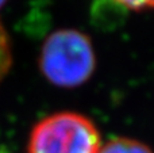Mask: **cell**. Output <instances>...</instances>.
Masks as SVG:
<instances>
[{
	"label": "cell",
	"mask_w": 154,
	"mask_h": 153,
	"mask_svg": "<svg viewBox=\"0 0 154 153\" xmlns=\"http://www.w3.org/2000/svg\"><path fill=\"white\" fill-rule=\"evenodd\" d=\"M96 57L91 39L77 30H58L43 42L39 68L50 83L75 88L92 76Z\"/></svg>",
	"instance_id": "obj_1"
},
{
	"label": "cell",
	"mask_w": 154,
	"mask_h": 153,
	"mask_svg": "<svg viewBox=\"0 0 154 153\" xmlns=\"http://www.w3.org/2000/svg\"><path fill=\"white\" fill-rule=\"evenodd\" d=\"M101 138L89 118L62 111L39 121L30 133L29 153H99Z\"/></svg>",
	"instance_id": "obj_2"
},
{
	"label": "cell",
	"mask_w": 154,
	"mask_h": 153,
	"mask_svg": "<svg viewBox=\"0 0 154 153\" xmlns=\"http://www.w3.org/2000/svg\"><path fill=\"white\" fill-rule=\"evenodd\" d=\"M99 153H154L147 145L141 141L126 137H116L107 141Z\"/></svg>",
	"instance_id": "obj_3"
},
{
	"label": "cell",
	"mask_w": 154,
	"mask_h": 153,
	"mask_svg": "<svg viewBox=\"0 0 154 153\" xmlns=\"http://www.w3.org/2000/svg\"><path fill=\"white\" fill-rule=\"evenodd\" d=\"M11 62H12V53H11L10 39L4 27L0 23V81L7 75Z\"/></svg>",
	"instance_id": "obj_4"
},
{
	"label": "cell",
	"mask_w": 154,
	"mask_h": 153,
	"mask_svg": "<svg viewBox=\"0 0 154 153\" xmlns=\"http://www.w3.org/2000/svg\"><path fill=\"white\" fill-rule=\"evenodd\" d=\"M120 4L126 5L130 10H145V8H154V0H116Z\"/></svg>",
	"instance_id": "obj_5"
},
{
	"label": "cell",
	"mask_w": 154,
	"mask_h": 153,
	"mask_svg": "<svg viewBox=\"0 0 154 153\" xmlns=\"http://www.w3.org/2000/svg\"><path fill=\"white\" fill-rule=\"evenodd\" d=\"M4 3H5V0H0V7H2V5L4 4Z\"/></svg>",
	"instance_id": "obj_6"
}]
</instances>
